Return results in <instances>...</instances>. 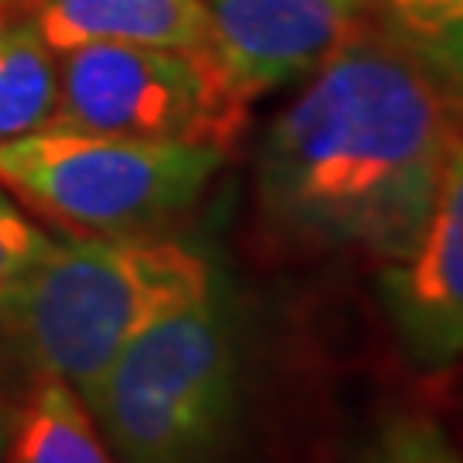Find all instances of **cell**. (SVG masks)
<instances>
[{"mask_svg":"<svg viewBox=\"0 0 463 463\" xmlns=\"http://www.w3.org/2000/svg\"><path fill=\"white\" fill-rule=\"evenodd\" d=\"M463 131L443 72L374 21L347 38L268 124L254 199L288 254L409 258Z\"/></svg>","mask_w":463,"mask_h":463,"instance_id":"6da1fadb","label":"cell"},{"mask_svg":"<svg viewBox=\"0 0 463 463\" xmlns=\"http://www.w3.org/2000/svg\"><path fill=\"white\" fill-rule=\"evenodd\" d=\"M213 288L210 258L165 233H49L0 292V357L90 402L141 333Z\"/></svg>","mask_w":463,"mask_h":463,"instance_id":"7a4b0ae2","label":"cell"},{"mask_svg":"<svg viewBox=\"0 0 463 463\" xmlns=\"http://www.w3.org/2000/svg\"><path fill=\"white\" fill-rule=\"evenodd\" d=\"M261 392L248 319L216 281L141 333L86 405L117 463H250Z\"/></svg>","mask_w":463,"mask_h":463,"instance_id":"3957f363","label":"cell"},{"mask_svg":"<svg viewBox=\"0 0 463 463\" xmlns=\"http://www.w3.org/2000/svg\"><path fill=\"white\" fill-rule=\"evenodd\" d=\"M223 151L45 131L0 145V185L66 233H165L196 206Z\"/></svg>","mask_w":463,"mask_h":463,"instance_id":"277c9868","label":"cell"},{"mask_svg":"<svg viewBox=\"0 0 463 463\" xmlns=\"http://www.w3.org/2000/svg\"><path fill=\"white\" fill-rule=\"evenodd\" d=\"M250 103L210 49L90 42L59 55L52 131L199 145L227 151L248 131Z\"/></svg>","mask_w":463,"mask_h":463,"instance_id":"5b68a950","label":"cell"},{"mask_svg":"<svg viewBox=\"0 0 463 463\" xmlns=\"http://www.w3.org/2000/svg\"><path fill=\"white\" fill-rule=\"evenodd\" d=\"M374 288L405 367L422 381L447 378L463 361V131L419 244L409 258L381 265Z\"/></svg>","mask_w":463,"mask_h":463,"instance_id":"8992f818","label":"cell"},{"mask_svg":"<svg viewBox=\"0 0 463 463\" xmlns=\"http://www.w3.org/2000/svg\"><path fill=\"white\" fill-rule=\"evenodd\" d=\"M220 69L254 103L313 76L347 38L371 24V0H206Z\"/></svg>","mask_w":463,"mask_h":463,"instance_id":"52a82bcc","label":"cell"},{"mask_svg":"<svg viewBox=\"0 0 463 463\" xmlns=\"http://www.w3.org/2000/svg\"><path fill=\"white\" fill-rule=\"evenodd\" d=\"M55 52L90 42L206 49V0H28Z\"/></svg>","mask_w":463,"mask_h":463,"instance_id":"ba28073f","label":"cell"},{"mask_svg":"<svg viewBox=\"0 0 463 463\" xmlns=\"http://www.w3.org/2000/svg\"><path fill=\"white\" fill-rule=\"evenodd\" d=\"M59 99V52L28 0H0V145L45 131Z\"/></svg>","mask_w":463,"mask_h":463,"instance_id":"9c48e42d","label":"cell"},{"mask_svg":"<svg viewBox=\"0 0 463 463\" xmlns=\"http://www.w3.org/2000/svg\"><path fill=\"white\" fill-rule=\"evenodd\" d=\"M4 463H117L97 419L76 388L59 378H38L7 432Z\"/></svg>","mask_w":463,"mask_h":463,"instance_id":"30bf717a","label":"cell"},{"mask_svg":"<svg viewBox=\"0 0 463 463\" xmlns=\"http://www.w3.org/2000/svg\"><path fill=\"white\" fill-rule=\"evenodd\" d=\"M371 21L432 62L463 99V0H371Z\"/></svg>","mask_w":463,"mask_h":463,"instance_id":"8fae6325","label":"cell"},{"mask_svg":"<svg viewBox=\"0 0 463 463\" xmlns=\"http://www.w3.org/2000/svg\"><path fill=\"white\" fill-rule=\"evenodd\" d=\"M357 463H463V453L430 409L392 405L371 422Z\"/></svg>","mask_w":463,"mask_h":463,"instance_id":"7c38bea8","label":"cell"},{"mask_svg":"<svg viewBox=\"0 0 463 463\" xmlns=\"http://www.w3.org/2000/svg\"><path fill=\"white\" fill-rule=\"evenodd\" d=\"M49 241V233L17 206L11 193L0 185V292L24 268V261Z\"/></svg>","mask_w":463,"mask_h":463,"instance_id":"4fadbf2b","label":"cell"},{"mask_svg":"<svg viewBox=\"0 0 463 463\" xmlns=\"http://www.w3.org/2000/svg\"><path fill=\"white\" fill-rule=\"evenodd\" d=\"M443 384V412H447V430L453 436V443L460 447L463 453V361L453 371H449Z\"/></svg>","mask_w":463,"mask_h":463,"instance_id":"5bb4252c","label":"cell"},{"mask_svg":"<svg viewBox=\"0 0 463 463\" xmlns=\"http://www.w3.org/2000/svg\"><path fill=\"white\" fill-rule=\"evenodd\" d=\"M4 449H7V422L0 415V463H4Z\"/></svg>","mask_w":463,"mask_h":463,"instance_id":"9a60e30c","label":"cell"}]
</instances>
